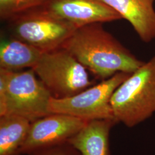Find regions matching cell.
<instances>
[{"mask_svg":"<svg viewBox=\"0 0 155 155\" xmlns=\"http://www.w3.org/2000/svg\"><path fill=\"white\" fill-rule=\"evenodd\" d=\"M41 8L77 28L122 19L102 0H48Z\"/></svg>","mask_w":155,"mask_h":155,"instance_id":"obj_8","label":"cell"},{"mask_svg":"<svg viewBox=\"0 0 155 155\" xmlns=\"http://www.w3.org/2000/svg\"><path fill=\"white\" fill-rule=\"evenodd\" d=\"M130 75L127 72H118L72 97L61 99L52 97L50 112L65 114L87 121L116 120L111 99L116 90Z\"/></svg>","mask_w":155,"mask_h":155,"instance_id":"obj_5","label":"cell"},{"mask_svg":"<svg viewBox=\"0 0 155 155\" xmlns=\"http://www.w3.org/2000/svg\"><path fill=\"white\" fill-rule=\"evenodd\" d=\"M32 68L15 71L0 68V116L16 115L33 122L51 114L49 90Z\"/></svg>","mask_w":155,"mask_h":155,"instance_id":"obj_2","label":"cell"},{"mask_svg":"<svg viewBox=\"0 0 155 155\" xmlns=\"http://www.w3.org/2000/svg\"><path fill=\"white\" fill-rule=\"evenodd\" d=\"M132 26L139 38L155 40V0H102Z\"/></svg>","mask_w":155,"mask_h":155,"instance_id":"obj_9","label":"cell"},{"mask_svg":"<svg viewBox=\"0 0 155 155\" xmlns=\"http://www.w3.org/2000/svg\"><path fill=\"white\" fill-rule=\"evenodd\" d=\"M117 123L115 120L88 121L68 142L82 155H111L110 133Z\"/></svg>","mask_w":155,"mask_h":155,"instance_id":"obj_10","label":"cell"},{"mask_svg":"<svg viewBox=\"0 0 155 155\" xmlns=\"http://www.w3.org/2000/svg\"><path fill=\"white\" fill-rule=\"evenodd\" d=\"M28 155H82L68 142L36 150Z\"/></svg>","mask_w":155,"mask_h":155,"instance_id":"obj_14","label":"cell"},{"mask_svg":"<svg viewBox=\"0 0 155 155\" xmlns=\"http://www.w3.org/2000/svg\"><path fill=\"white\" fill-rule=\"evenodd\" d=\"M102 24L94 23L77 28L61 48L101 81L118 72L135 71L145 61L124 47Z\"/></svg>","mask_w":155,"mask_h":155,"instance_id":"obj_1","label":"cell"},{"mask_svg":"<svg viewBox=\"0 0 155 155\" xmlns=\"http://www.w3.org/2000/svg\"><path fill=\"white\" fill-rule=\"evenodd\" d=\"M48 0H0V17L10 21L24 13L40 8Z\"/></svg>","mask_w":155,"mask_h":155,"instance_id":"obj_13","label":"cell"},{"mask_svg":"<svg viewBox=\"0 0 155 155\" xmlns=\"http://www.w3.org/2000/svg\"><path fill=\"white\" fill-rule=\"evenodd\" d=\"M111 105L117 122L128 127L155 113V56L130 74L116 90Z\"/></svg>","mask_w":155,"mask_h":155,"instance_id":"obj_3","label":"cell"},{"mask_svg":"<svg viewBox=\"0 0 155 155\" xmlns=\"http://www.w3.org/2000/svg\"><path fill=\"white\" fill-rule=\"evenodd\" d=\"M44 52L33 45L13 37L0 45V68L10 71L33 68Z\"/></svg>","mask_w":155,"mask_h":155,"instance_id":"obj_11","label":"cell"},{"mask_svg":"<svg viewBox=\"0 0 155 155\" xmlns=\"http://www.w3.org/2000/svg\"><path fill=\"white\" fill-rule=\"evenodd\" d=\"M31 122L16 115L0 116V155H23Z\"/></svg>","mask_w":155,"mask_h":155,"instance_id":"obj_12","label":"cell"},{"mask_svg":"<svg viewBox=\"0 0 155 155\" xmlns=\"http://www.w3.org/2000/svg\"><path fill=\"white\" fill-rule=\"evenodd\" d=\"M32 69L55 98L72 97L95 84L87 68L63 48L44 52Z\"/></svg>","mask_w":155,"mask_h":155,"instance_id":"obj_4","label":"cell"},{"mask_svg":"<svg viewBox=\"0 0 155 155\" xmlns=\"http://www.w3.org/2000/svg\"><path fill=\"white\" fill-rule=\"evenodd\" d=\"M9 21L14 38L43 52L61 48L77 29L41 7L24 13Z\"/></svg>","mask_w":155,"mask_h":155,"instance_id":"obj_6","label":"cell"},{"mask_svg":"<svg viewBox=\"0 0 155 155\" xmlns=\"http://www.w3.org/2000/svg\"><path fill=\"white\" fill-rule=\"evenodd\" d=\"M88 121L61 113H51L31 122L22 147L23 155L67 143Z\"/></svg>","mask_w":155,"mask_h":155,"instance_id":"obj_7","label":"cell"}]
</instances>
